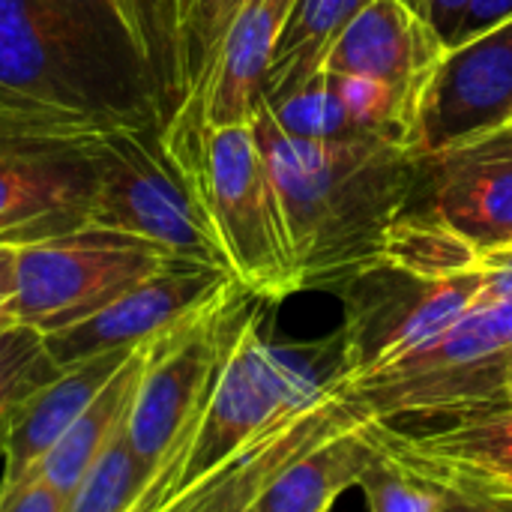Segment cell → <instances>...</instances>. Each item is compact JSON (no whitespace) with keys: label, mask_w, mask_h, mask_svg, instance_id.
<instances>
[{"label":"cell","mask_w":512,"mask_h":512,"mask_svg":"<svg viewBox=\"0 0 512 512\" xmlns=\"http://www.w3.org/2000/svg\"><path fill=\"white\" fill-rule=\"evenodd\" d=\"M168 120L153 45L111 0H0V129L87 150Z\"/></svg>","instance_id":"1"},{"label":"cell","mask_w":512,"mask_h":512,"mask_svg":"<svg viewBox=\"0 0 512 512\" xmlns=\"http://www.w3.org/2000/svg\"><path fill=\"white\" fill-rule=\"evenodd\" d=\"M261 156L279 195L300 291H342L378 267L387 237L408 210L420 159L390 138H294L270 105L252 117Z\"/></svg>","instance_id":"2"},{"label":"cell","mask_w":512,"mask_h":512,"mask_svg":"<svg viewBox=\"0 0 512 512\" xmlns=\"http://www.w3.org/2000/svg\"><path fill=\"white\" fill-rule=\"evenodd\" d=\"M162 138L207 213L231 276L258 300L279 303L300 291L279 195L252 123Z\"/></svg>","instance_id":"3"},{"label":"cell","mask_w":512,"mask_h":512,"mask_svg":"<svg viewBox=\"0 0 512 512\" xmlns=\"http://www.w3.org/2000/svg\"><path fill=\"white\" fill-rule=\"evenodd\" d=\"M512 378V297H480L432 342L393 366L348 384L360 411L381 423L402 417H462L501 408Z\"/></svg>","instance_id":"4"},{"label":"cell","mask_w":512,"mask_h":512,"mask_svg":"<svg viewBox=\"0 0 512 512\" xmlns=\"http://www.w3.org/2000/svg\"><path fill=\"white\" fill-rule=\"evenodd\" d=\"M255 303L264 300L237 285L210 309L147 348V363L126 420V438L138 459L156 471L162 501L183 471L222 357Z\"/></svg>","instance_id":"5"},{"label":"cell","mask_w":512,"mask_h":512,"mask_svg":"<svg viewBox=\"0 0 512 512\" xmlns=\"http://www.w3.org/2000/svg\"><path fill=\"white\" fill-rule=\"evenodd\" d=\"M162 126L165 120L114 129L84 150L96 171L84 225L144 237L177 258L228 270L189 174L162 138Z\"/></svg>","instance_id":"6"},{"label":"cell","mask_w":512,"mask_h":512,"mask_svg":"<svg viewBox=\"0 0 512 512\" xmlns=\"http://www.w3.org/2000/svg\"><path fill=\"white\" fill-rule=\"evenodd\" d=\"M174 258L144 237L81 225L18 246L15 291L6 309L18 324L48 336L105 309Z\"/></svg>","instance_id":"7"},{"label":"cell","mask_w":512,"mask_h":512,"mask_svg":"<svg viewBox=\"0 0 512 512\" xmlns=\"http://www.w3.org/2000/svg\"><path fill=\"white\" fill-rule=\"evenodd\" d=\"M330 375H321V366L303 351L267 342L261 333V315L252 309L222 357L201 426L171 495L210 474L279 417L309 402L330 381Z\"/></svg>","instance_id":"8"},{"label":"cell","mask_w":512,"mask_h":512,"mask_svg":"<svg viewBox=\"0 0 512 512\" xmlns=\"http://www.w3.org/2000/svg\"><path fill=\"white\" fill-rule=\"evenodd\" d=\"M483 291V273L453 279H417L378 264L348 282L345 324L339 339V372L348 384L375 375L462 318Z\"/></svg>","instance_id":"9"},{"label":"cell","mask_w":512,"mask_h":512,"mask_svg":"<svg viewBox=\"0 0 512 512\" xmlns=\"http://www.w3.org/2000/svg\"><path fill=\"white\" fill-rule=\"evenodd\" d=\"M375 420L354 405L348 384L336 369L330 381L303 405L279 417L270 429L219 462L210 474L171 495L156 512H252L273 483L309 450L339 432Z\"/></svg>","instance_id":"10"},{"label":"cell","mask_w":512,"mask_h":512,"mask_svg":"<svg viewBox=\"0 0 512 512\" xmlns=\"http://www.w3.org/2000/svg\"><path fill=\"white\" fill-rule=\"evenodd\" d=\"M237 285L225 267L174 258L90 318L48 333L45 348L57 366L111 351H135L192 321Z\"/></svg>","instance_id":"11"},{"label":"cell","mask_w":512,"mask_h":512,"mask_svg":"<svg viewBox=\"0 0 512 512\" xmlns=\"http://www.w3.org/2000/svg\"><path fill=\"white\" fill-rule=\"evenodd\" d=\"M512 120V12L447 45L414 114L417 156Z\"/></svg>","instance_id":"12"},{"label":"cell","mask_w":512,"mask_h":512,"mask_svg":"<svg viewBox=\"0 0 512 512\" xmlns=\"http://www.w3.org/2000/svg\"><path fill=\"white\" fill-rule=\"evenodd\" d=\"M417 159L408 207L441 219L480 255L512 246V123Z\"/></svg>","instance_id":"13"},{"label":"cell","mask_w":512,"mask_h":512,"mask_svg":"<svg viewBox=\"0 0 512 512\" xmlns=\"http://www.w3.org/2000/svg\"><path fill=\"white\" fill-rule=\"evenodd\" d=\"M96 171L81 147L0 129V243L24 246L87 222Z\"/></svg>","instance_id":"14"},{"label":"cell","mask_w":512,"mask_h":512,"mask_svg":"<svg viewBox=\"0 0 512 512\" xmlns=\"http://www.w3.org/2000/svg\"><path fill=\"white\" fill-rule=\"evenodd\" d=\"M294 3L297 0H252L225 30L198 90L171 108L165 129L195 135L201 129L252 123L264 102V84Z\"/></svg>","instance_id":"15"},{"label":"cell","mask_w":512,"mask_h":512,"mask_svg":"<svg viewBox=\"0 0 512 512\" xmlns=\"http://www.w3.org/2000/svg\"><path fill=\"white\" fill-rule=\"evenodd\" d=\"M378 444L399 468L444 492L512 498V408L450 417L429 432L378 423Z\"/></svg>","instance_id":"16"},{"label":"cell","mask_w":512,"mask_h":512,"mask_svg":"<svg viewBox=\"0 0 512 512\" xmlns=\"http://www.w3.org/2000/svg\"><path fill=\"white\" fill-rule=\"evenodd\" d=\"M447 42L414 0H369L327 51L321 72L369 75L399 87L417 114L420 93Z\"/></svg>","instance_id":"17"},{"label":"cell","mask_w":512,"mask_h":512,"mask_svg":"<svg viewBox=\"0 0 512 512\" xmlns=\"http://www.w3.org/2000/svg\"><path fill=\"white\" fill-rule=\"evenodd\" d=\"M132 351L99 354L72 366H60L48 381L9 402L0 414L3 480L12 483L30 474L63 432L84 414L102 387L123 369Z\"/></svg>","instance_id":"18"},{"label":"cell","mask_w":512,"mask_h":512,"mask_svg":"<svg viewBox=\"0 0 512 512\" xmlns=\"http://www.w3.org/2000/svg\"><path fill=\"white\" fill-rule=\"evenodd\" d=\"M378 423L363 420L300 456L264 495L258 512H330L381 456Z\"/></svg>","instance_id":"19"},{"label":"cell","mask_w":512,"mask_h":512,"mask_svg":"<svg viewBox=\"0 0 512 512\" xmlns=\"http://www.w3.org/2000/svg\"><path fill=\"white\" fill-rule=\"evenodd\" d=\"M147 348H135L123 369L102 387V393L84 408V414L63 432V438L42 456V462L33 468L39 471L60 495H72L78 480L87 474V468L99 459V453L126 429L129 408L135 399L138 378L147 363Z\"/></svg>","instance_id":"20"},{"label":"cell","mask_w":512,"mask_h":512,"mask_svg":"<svg viewBox=\"0 0 512 512\" xmlns=\"http://www.w3.org/2000/svg\"><path fill=\"white\" fill-rule=\"evenodd\" d=\"M369 0H297L264 84V102H279L321 72V63L345 27Z\"/></svg>","instance_id":"21"},{"label":"cell","mask_w":512,"mask_h":512,"mask_svg":"<svg viewBox=\"0 0 512 512\" xmlns=\"http://www.w3.org/2000/svg\"><path fill=\"white\" fill-rule=\"evenodd\" d=\"M381 264L417 279H453L480 270V249L441 219L408 207L387 237Z\"/></svg>","instance_id":"22"},{"label":"cell","mask_w":512,"mask_h":512,"mask_svg":"<svg viewBox=\"0 0 512 512\" xmlns=\"http://www.w3.org/2000/svg\"><path fill=\"white\" fill-rule=\"evenodd\" d=\"M147 495L159 507L156 471L138 459L123 429L78 480L66 498V512H135Z\"/></svg>","instance_id":"23"},{"label":"cell","mask_w":512,"mask_h":512,"mask_svg":"<svg viewBox=\"0 0 512 512\" xmlns=\"http://www.w3.org/2000/svg\"><path fill=\"white\" fill-rule=\"evenodd\" d=\"M249 3L252 0H189L171 15V84L177 102L198 90L225 30Z\"/></svg>","instance_id":"24"},{"label":"cell","mask_w":512,"mask_h":512,"mask_svg":"<svg viewBox=\"0 0 512 512\" xmlns=\"http://www.w3.org/2000/svg\"><path fill=\"white\" fill-rule=\"evenodd\" d=\"M333 78L354 135H375L402 144L411 141L414 102L399 87L369 75H333Z\"/></svg>","instance_id":"25"},{"label":"cell","mask_w":512,"mask_h":512,"mask_svg":"<svg viewBox=\"0 0 512 512\" xmlns=\"http://www.w3.org/2000/svg\"><path fill=\"white\" fill-rule=\"evenodd\" d=\"M273 120L282 132L294 138H312V141H333V138H351V123L345 117L336 78L330 72H318L309 81H303L294 93H288L279 102H267Z\"/></svg>","instance_id":"26"},{"label":"cell","mask_w":512,"mask_h":512,"mask_svg":"<svg viewBox=\"0 0 512 512\" xmlns=\"http://www.w3.org/2000/svg\"><path fill=\"white\" fill-rule=\"evenodd\" d=\"M57 369L45 348V333L18 321L0 327V408L48 381Z\"/></svg>","instance_id":"27"},{"label":"cell","mask_w":512,"mask_h":512,"mask_svg":"<svg viewBox=\"0 0 512 512\" xmlns=\"http://www.w3.org/2000/svg\"><path fill=\"white\" fill-rule=\"evenodd\" d=\"M369 512H444L447 492L408 474L384 453L360 480Z\"/></svg>","instance_id":"28"},{"label":"cell","mask_w":512,"mask_h":512,"mask_svg":"<svg viewBox=\"0 0 512 512\" xmlns=\"http://www.w3.org/2000/svg\"><path fill=\"white\" fill-rule=\"evenodd\" d=\"M0 512H66V495L39 471H30L21 480L0 483Z\"/></svg>","instance_id":"29"},{"label":"cell","mask_w":512,"mask_h":512,"mask_svg":"<svg viewBox=\"0 0 512 512\" xmlns=\"http://www.w3.org/2000/svg\"><path fill=\"white\" fill-rule=\"evenodd\" d=\"M414 3L447 45H453L462 36L474 6V0H414Z\"/></svg>","instance_id":"30"},{"label":"cell","mask_w":512,"mask_h":512,"mask_svg":"<svg viewBox=\"0 0 512 512\" xmlns=\"http://www.w3.org/2000/svg\"><path fill=\"white\" fill-rule=\"evenodd\" d=\"M444 512H512V498L498 495H465V492H447Z\"/></svg>","instance_id":"31"},{"label":"cell","mask_w":512,"mask_h":512,"mask_svg":"<svg viewBox=\"0 0 512 512\" xmlns=\"http://www.w3.org/2000/svg\"><path fill=\"white\" fill-rule=\"evenodd\" d=\"M507 12H512V0H474L462 36H468V33H474V30H480V27L498 21V18H504ZM462 36H459V39H462ZM459 39H456V42H459Z\"/></svg>","instance_id":"32"},{"label":"cell","mask_w":512,"mask_h":512,"mask_svg":"<svg viewBox=\"0 0 512 512\" xmlns=\"http://www.w3.org/2000/svg\"><path fill=\"white\" fill-rule=\"evenodd\" d=\"M15 258H18V246L0 243V309H6L15 291Z\"/></svg>","instance_id":"33"},{"label":"cell","mask_w":512,"mask_h":512,"mask_svg":"<svg viewBox=\"0 0 512 512\" xmlns=\"http://www.w3.org/2000/svg\"><path fill=\"white\" fill-rule=\"evenodd\" d=\"M117 9H120V15L126 18V24L141 36V39H147L150 42V24H147V12H144V0H111ZM153 45V42H150Z\"/></svg>","instance_id":"34"},{"label":"cell","mask_w":512,"mask_h":512,"mask_svg":"<svg viewBox=\"0 0 512 512\" xmlns=\"http://www.w3.org/2000/svg\"><path fill=\"white\" fill-rule=\"evenodd\" d=\"M480 270H512V249L480 255Z\"/></svg>","instance_id":"35"},{"label":"cell","mask_w":512,"mask_h":512,"mask_svg":"<svg viewBox=\"0 0 512 512\" xmlns=\"http://www.w3.org/2000/svg\"><path fill=\"white\" fill-rule=\"evenodd\" d=\"M501 408H512V378L507 381L504 393H501Z\"/></svg>","instance_id":"36"},{"label":"cell","mask_w":512,"mask_h":512,"mask_svg":"<svg viewBox=\"0 0 512 512\" xmlns=\"http://www.w3.org/2000/svg\"><path fill=\"white\" fill-rule=\"evenodd\" d=\"M162 3H168V12H171V15H177L189 0H162Z\"/></svg>","instance_id":"37"},{"label":"cell","mask_w":512,"mask_h":512,"mask_svg":"<svg viewBox=\"0 0 512 512\" xmlns=\"http://www.w3.org/2000/svg\"><path fill=\"white\" fill-rule=\"evenodd\" d=\"M15 318L9 315V309H0V327H6V324H12Z\"/></svg>","instance_id":"38"},{"label":"cell","mask_w":512,"mask_h":512,"mask_svg":"<svg viewBox=\"0 0 512 512\" xmlns=\"http://www.w3.org/2000/svg\"><path fill=\"white\" fill-rule=\"evenodd\" d=\"M0 414H3V408H0Z\"/></svg>","instance_id":"39"},{"label":"cell","mask_w":512,"mask_h":512,"mask_svg":"<svg viewBox=\"0 0 512 512\" xmlns=\"http://www.w3.org/2000/svg\"><path fill=\"white\" fill-rule=\"evenodd\" d=\"M507 249H512V246H507Z\"/></svg>","instance_id":"40"},{"label":"cell","mask_w":512,"mask_h":512,"mask_svg":"<svg viewBox=\"0 0 512 512\" xmlns=\"http://www.w3.org/2000/svg\"><path fill=\"white\" fill-rule=\"evenodd\" d=\"M252 512H258V510H252Z\"/></svg>","instance_id":"41"},{"label":"cell","mask_w":512,"mask_h":512,"mask_svg":"<svg viewBox=\"0 0 512 512\" xmlns=\"http://www.w3.org/2000/svg\"><path fill=\"white\" fill-rule=\"evenodd\" d=\"M510 123H512V120H510Z\"/></svg>","instance_id":"42"}]
</instances>
